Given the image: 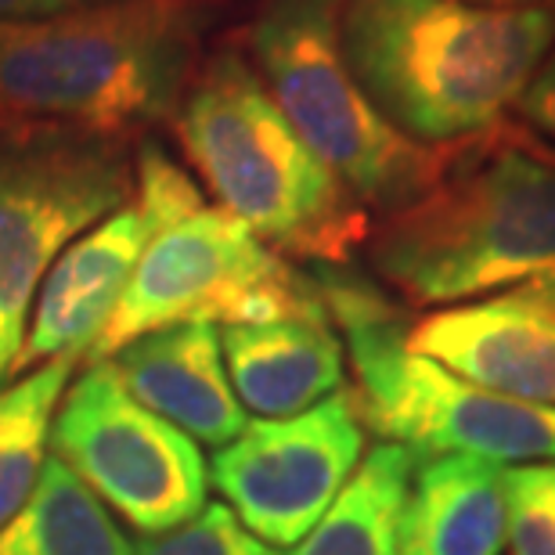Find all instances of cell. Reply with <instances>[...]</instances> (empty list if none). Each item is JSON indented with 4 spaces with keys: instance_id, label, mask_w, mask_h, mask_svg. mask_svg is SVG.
Here are the masks:
<instances>
[{
    "instance_id": "cell-1",
    "label": "cell",
    "mask_w": 555,
    "mask_h": 555,
    "mask_svg": "<svg viewBox=\"0 0 555 555\" xmlns=\"http://www.w3.org/2000/svg\"><path fill=\"white\" fill-rule=\"evenodd\" d=\"M369 260L408 304L454 307L555 268V149L524 119L443 144L433 184L383 214Z\"/></svg>"
},
{
    "instance_id": "cell-2",
    "label": "cell",
    "mask_w": 555,
    "mask_h": 555,
    "mask_svg": "<svg viewBox=\"0 0 555 555\" xmlns=\"http://www.w3.org/2000/svg\"><path fill=\"white\" fill-rule=\"evenodd\" d=\"M353 80L418 144H454L502 124L555 43V11L469 0H343Z\"/></svg>"
},
{
    "instance_id": "cell-3",
    "label": "cell",
    "mask_w": 555,
    "mask_h": 555,
    "mask_svg": "<svg viewBox=\"0 0 555 555\" xmlns=\"http://www.w3.org/2000/svg\"><path fill=\"white\" fill-rule=\"evenodd\" d=\"M203 0H98L0 22V119L119 141L177 116Z\"/></svg>"
},
{
    "instance_id": "cell-4",
    "label": "cell",
    "mask_w": 555,
    "mask_h": 555,
    "mask_svg": "<svg viewBox=\"0 0 555 555\" xmlns=\"http://www.w3.org/2000/svg\"><path fill=\"white\" fill-rule=\"evenodd\" d=\"M173 127L220 209L274 253L347 268L369 242V209L307 149L242 54H217L195 76Z\"/></svg>"
},
{
    "instance_id": "cell-5",
    "label": "cell",
    "mask_w": 555,
    "mask_h": 555,
    "mask_svg": "<svg viewBox=\"0 0 555 555\" xmlns=\"http://www.w3.org/2000/svg\"><path fill=\"white\" fill-rule=\"evenodd\" d=\"M332 325L343 328L364 429L401 443L415 462L476 454L487 462H555V408L494 393L408 347L412 318L369 278L318 268Z\"/></svg>"
},
{
    "instance_id": "cell-6",
    "label": "cell",
    "mask_w": 555,
    "mask_h": 555,
    "mask_svg": "<svg viewBox=\"0 0 555 555\" xmlns=\"http://www.w3.org/2000/svg\"><path fill=\"white\" fill-rule=\"evenodd\" d=\"M343 0H268L249 29L263 83L307 149L364 209L393 214L433 184L443 144L401 134L353 80L339 40Z\"/></svg>"
},
{
    "instance_id": "cell-7",
    "label": "cell",
    "mask_w": 555,
    "mask_h": 555,
    "mask_svg": "<svg viewBox=\"0 0 555 555\" xmlns=\"http://www.w3.org/2000/svg\"><path fill=\"white\" fill-rule=\"evenodd\" d=\"M293 314H328L314 274L296 271L238 217L203 206L149 238L113 321L87 358L105 361L170 325H249Z\"/></svg>"
},
{
    "instance_id": "cell-8",
    "label": "cell",
    "mask_w": 555,
    "mask_h": 555,
    "mask_svg": "<svg viewBox=\"0 0 555 555\" xmlns=\"http://www.w3.org/2000/svg\"><path fill=\"white\" fill-rule=\"evenodd\" d=\"M127 198L119 141L0 119V321L18 339L51 263Z\"/></svg>"
},
{
    "instance_id": "cell-9",
    "label": "cell",
    "mask_w": 555,
    "mask_h": 555,
    "mask_svg": "<svg viewBox=\"0 0 555 555\" xmlns=\"http://www.w3.org/2000/svg\"><path fill=\"white\" fill-rule=\"evenodd\" d=\"M51 448L138 534H170L206 508L198 443L141 408L108 361H91L65 386Z\"/></svg>"
},
{
    "instance_id": "cell-10",
    "label": "cell",
    "mask_w": 555,
    "mask_h": 555,
    "mask_svg": "<svg viewBox=\"0 0 555 555\" xmlns=\"http://www.w3.org/2000/svg\"><path fill=\"white\" fill-rule=\"evenodd\" d=\"M364 418L350 386L293 418H253L217 448L209 483L246 534L271 548L299 545L364 459Z\"/></svg>"
},
{
    "instance_id": "cell-11",
    "label": "cell",
    "mask_w": 555,
    "mask_h": 555,
    "mask_svg": "<svg viewBox=\"0 0 555 555\" xmlns=\"http://www.w3.org/2000/svg\"><path fill=\"white\" fill-rule=\"evenodd\" d=\"M408 347L476 386L555 408V268L408 325Z\"/></svg>"
},
{
    "instance_id": "cell-12",
    "label": "cell",
    "mask_w": 555,
    "mask_h": 555,
    "mask_svg": "<svg viewBox=\"0 0 555 555\" xmlns=\"http://www.w3.org/2000/svg\"><path fill=\"white\" fill-rule=\"evenodd\" d=\"M149 238L152 228L134 203L98 220L73 246H65L37 288V307L11 375H22L26 364L76 361L91 353L113 321Z\"/></svg>"
},
{
    "instance_id": "cell-13",
    "label": "cell",
    "mask_w": 555,
    "mask_h": 555,
    "mask_svg": "<svg viewBox=\"0 0 555 555\" xmlns=\"http://www.w3.org/2000/svg\"><path fill=\"white\" fill-rule=\"evenodd\" d=\"M105 361L141 408L195 443L224 448L246 429V408L231 390L220 332L209 321L149 332Z\"/></svg>"
},
{
    "instance_id": "cell-14",
    "label": "cell",
    "mask_w": 555,
    "mask_h": 555,
    "mask_svg": "<svg viewBox=\"0 0 555 555\" xmlns=\"http://www.w3.org/2000/svg\"><path fill=\"white\" fill-rule=\"evenodd\" d=\"M238 404L257 418H293L343 390V339L328 314H293L220 328Z\"/></svg>"
},
{
    "instance_id": "cell-15",
    "label": "cell",
    "mask_w": 555,
    "mask_h": 555,
    "mask_svg": "<svg viewBox=\"0 0 555 555\" xmlns=\"http://www.w3.org/2000/svg\"><path fill=\"white\" fill-rule=\"evenodd\" d=\"M508 465L476 454L415 462L397 555H502L508 545Z\"/></svg>"
},
{
    "instance_id": "cell-16",
    "label": "cell",
    "mask_w": 555,
    "mask_h": 555,
    "mask_svg": "<svg viewBox=\"0 0 555 555\" xmlns=\"http://www.w3.org/2000/svg\"><path fill=\"white\" fill-rule=\"evenodd\" d=\"M412 473V451L401 443H375L328 513L285 555H397Z\"/></svg>"
},
{
    "instance_id": "cell-17",
    "label": "cell",
    "mask_w": 555,
    "mask_h": 555,
    "mask_svg": "<svg viewBox=\"0 0 555 555\" xmlns=\"http://www.w3.org/2000/svg\"><path fill=\"white\" fill-rule=\"evenodd\" d=\"M0 555H134V545L102 498L48 459L26 505L0 527Z\"/></svg>"
},
{
    "instance_id": "cell-18",
    "label": "cell",
    "mask_w": 555,
    "mask_h": 555,
    "mask_svg": "<svg viewBox=\"0 0 555 555\" xmlns=\"http://www.w3.org/2000/svg\"><path fill=\"white\" fill-rule=\"evenodd\" d=\"M73 364V358L43 361L29 375H18L15 386L0 390V527L26 505L40 480Z\"/></svg>"
},
{
    "instance_id": "cell-19",
    "label": "cell",
    "mask_w": 555,
    "mask_h": 555,
    "mask_svg": "<svg viewBox=\"0 0 555 555\" xmlns=\"http://www.w3.org/2000/svg\"><path fill=\"white\" fill-rule=\"evenodd\" d=\"M203 206H206V198L192 177L177 163H170V155H163V149L144 144L141 159H138V209L144 214V220H149L152 235L177 224L181 217L195 214V209H203Z\"/></svg>"
},
{
    "instance_id": "cell-20",
    "label": "cell",
    "mask_w": 555,
    "mask_h": 555,
    "mask_svg": "<svg viewBox=\"0 0 555 555\" xmlns=\"http://www.w3.org/2000/svg\"><path fill=\"white\" fill-rule=\"evenodd\" d=\"M249 541L228 505H206L184 527L134 545V555H246Z\"/></svg>"
},
{
    "instance_id": "cell-21",
    "label": "cell",
    "mask_w": 555,
    "mask_h": 555,
    "mask_svg": "<svg viewBox=\"0 0 555 555\" xmlns=\"http://www.w3.org/2000/svg\"><path fill=\"white\" fill-rule=\"evenodd\" d=\"M516 113L524 116V124L534 130L541 141H548L555 149V43L552 54L538 65V73L530 76L516 102Z\"/></svg>"
},
{
    "instance_id": "cell-22",
    "label": "cell",
    "mask_w": 555,
    "mask_h": 555,
    "mask_svg": "<svg viewBox=\"0 0 555 555\" xmlns=\"http://www.w3.org/2000/svg\"><path fill=\"white\" fill-rule=\"evenodd\" d=\"M98 4V0H0V22H33V18H54L65 11Z\"/></svg>"
},
{
    "instance_id": "cell-23",
    "label": "cell",
    "mask_w": 555,
    "mask_h": 555,
    "mask_svg": "<svg viewBox=\"0 0 555 555\" xmlns=\"http://www.w3.org/2000/svg\"><path fill=\"white\" fill-rule=\"evenodd\" d=\"M469 4H480V8H516V11H527V8L555 11V0H469Z\"/></svg>"
},
{
    "instance_id": "cell-24",
    "label": "cell",
    "mask_w": 555,
    "mask_h": 555,
    "mask_svg": "<svg viewBox=\"0 0 555 555\" xmlns=\"http://www.w3.org/2000/svg\"><path fill=\"white\" fill-rule=\"evenodd\" d=\"M246 555H282V552L271 548V545H263V541L253 538V541H249V548H246Z\"/></svg>"
}]
</instances>
